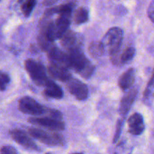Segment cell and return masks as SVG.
I'll return each mask as SVG.
<instances>
[{
  "instance_id": "cell-12",
  "label": "cell",
  "mask_w": 154,
  "mask_h": 154,
  "mask_svg": "<svg viewBox=\"0 0 154 154\" xmlns=\"http://www.w3.org/2000/svg\"><path fill=\"white\" fill-rule=\"evenodd\" d=\"M137 94H138L137 89H132L130 91L128 92L121 99L119 111H120L122 119H124L127 116L128 113L130 111L131 107L133 105V102H135Z\"/></svg>"
},
{
  "instance_id": "cell-21",
  "label": "cell",
  "mask_w": 154,
  "mask_h": 154,
  "mask_svg": "<svg viewBox=\"0 0 154 154\" xmlns=\"http://www.w3.org/2000/svg\"><path fill=\"white\" fill-rule=\"evenodd\" d=\"M153 89H154V69H153V73H152L151 78H150V81H149L148 84H147V87H146L145 89V91H144V96L145 99H148V98L150 97Z\"/></svg>"
},
{
  "instance_id": "cell-26",
  "label": "cell",
  "mask_w": 154,
  "mask_h": 154,
  "mask_svg": "<svg viewBox=\"0 0 154 154\" xmlns=\"http://www.w3.org/2000/svg\"><path fill=\"white\" fill-rule=\"evenodd\" d=\"M72 154H82V153H72Z\"/></svg>"
},
{
  "instance_id": "cell-2",
  "label": "cell",
  "mask_w": 154,
  "mask_h": 154,
  "mask_svg": "<svg viewBox=\"0 0 154 154\" xmlns=\"http://www.w3.org/2000/svg\"><path fill=\"white\" fill-rule=\"evenodd\" d=\"M68 54L70 59L71 69L86 79L93 75L95 71L94 65L87 58L81 50L69 52Z\"/></svg>"
},
{
  "instance_id": "cell-28",
  "label": "cell",
  "mask_w": 154,
  "mask_h": 154,
  "mask_svg": "<svg viewBox=\"0 0 154 154\" xmlns=\"http://www.w3.org/2000/svg\"><path fill=\"white\" fill-rule=\"evenodd\" d=\"M114 154H116V153H114Z\"/></svg>"
},
{
  "instance_id": "cell-10",
  "label": "cell",
  "mask_w": 154,
  "mask_h": 154,
  "mask_svg": "<svg viewBox=\"0 0 154 154\" xmlns=\"http://www.w3.org/2000/svg\"><path fill=\"white\" fill-rule=\"evenodd\" d=\"M67 88L69 93L73 95L77 99L80 101L85 100L89 95L87 86L81 81L75 78H71L67 82Z\"/></svg>"
},
{
  "instance_id": "cell-7",
  "label": "cell",
  "mask_w": 154,
  "mask_h": 154,
  "mask_svg": "<svg viewBox=\"0 0 154 154\" xmlns=\"http://www.w3.org/2000/svg\"><path fill=\"white\" fill-rule=\"evenodd\" d=\"M29 123L35 126H42L54 132H60L65 129V123L63 120L47 117H30L28 120Z\"/></svg>"
},
{
  "instance_id": "cell-20",
  "label": "cell",
  "mask_w": 154,
  "mask_h": 154,
  "mask_svg": "<svg viewBox=\"0 0 154 154\" xmlns=\"http://www.w3.org/2000/svg\"><path fill=\"white\" fill-rule=\"evenodd\" d=\"M10 77L5 72L0 71V91L5 90L8 84L10 82Z\"/></svg>"
},
{
  "instance_id": "cell-13",
  "label": "cell",
  "mask_w": 154,
  "mask_h": 154,
  "mask_svg": "<svg viewBox=\"0 0 154 154\" xmlns=\"http://www.w3.org/2000/svg\"><path fill=\"white\" fill-rule=\"evenodd\" d=\"M48 72L54 79L58 80V81H63V82L67 83L72 78V75H71L69 69L59 66L57 65L53 64V63H51L48 66Z\"/></svg>"
},
{
  "instance_id": "cell-5",
  "label": "cell",
  "mask_w": 154,
  "mask_h": 154,
  "mask_svg": "<svg viewBox=\"0 0 154 154\" xmlns=\"http://www.w3.org/2000/svg\"><path fill=\"white\" fill-rule=\"evenodd\" d=\"M18 108L21 112L32 116H41L48 114L49 110V108H45L29 96H24L20 99Z\"/></svg>"
},
{
  "instance_id": "cell-24",
  "label": "cell",
  "mask_w": 154,
  "mask_h": 154,
  "mask_svg": "<svg viewBox=\"0 0 154 154\" xmlns=\"http://www.w3.org/2000/svg\"><path fill=\"white\" fill-rule=\"evenodd\" d=\"M147 14H148V17L150 19V20L154 23V1L152 2L150 4V5H149Z\"/></svg>"
},
{
  "instance_id": "cell-16",
  "label": "cell",
  "mask_w": 154,
  "mask_h": 154,
  "mask_svg": "<svg viewBox=\"0 0 154 154\" xmlns=\"http://www.w3.org/2000/svg\"><path fill=\"white\" fill-rule=\"evenodd\" d=\"M105 51V46L102 42H93L89 46V52L93 58L102 57Z\"/></svg>"
},
{
  "instance_id": "cell-3",
  "label": "cell",
  "mask_w": 154,
  "mask_h": 154,
  "mask_svg": "<svg viewBox=\"0 0 154 154\" xmlns=\"http://www.w3.org/2000/svg\"><path fill=\"white\" fill-rule=\"evenodd\" d=\"M24 65L26 70L36 85L45 87L51 81L47 76L45 66L41 63L32 59H28L25 61Z\"/></svg>"
},
{
  "instance_id": "cell-8",
  "label": "cell",
  "mask_w": 154,
  "mask_h": 154,
  "mask_svg": "<svg viewBox=\"0 0 154 154\" xmlns=\"http://www.w3.org/2000/svg\"><path fill=\"white\" fill-rule=\"evenodd\" d=\"M10 135L14 141H16L17 144L23 147L24 148L27 150H34V151H40L38 146L24 131L18 129H12L10 131Z\"/></svg>"
},
{
  "instance_id": "cell-18",
  "label": "cell",
  "mask_w": 154,
  "mask_h": 154,
  "mask_svg": "<svg viewBox=\"0 0 154 154\" xmlns=\"http://www.w3.org/2000/svg\"><path fill=\"white\" fill-rule=\"evenodd\" d=\"M135 55V49L132 47L127 48L120 57V62L121 63H127L134 58Z\"/></svg>"
},
{
  "instance_id": "cell-22",
  "label": "cell",
  "mask_w": 154,
  "mask_h": 154,
  "mask_svg": "<svg viewBox=\"0 0 154 154\" xmlns=\"http://www.w3.org/2000/svg\"><path fill=\"white\" fill-rule=\"evenodd\" d=\"M123 119H120V120H118L117 123V127H116V132L115 135L114 136V139H113V142L116 143L117 142V141L120 138V135H121V131L122 128H123Z\"/></svg>"
},
{
  "instance_id": "cell-15",
  "label": "cell",
  "mask_w": 154,
  "mask_h": 154,
  "mask_svg": "<svg viewBox=\"0 0 154 154\" xmlns=\"http://www.w3.org/2000/svg\"><path fill=\"white\" fill-rule=\"evenodd\" d=\"M44 93L46 96L55 99H61L63 97V91L60 86L54 83L52 80L45 87Z\"/></svg>"
},
{
  "instance_id": "cell-9",
  "label": "cell",
  "mask_w": 154,
  "mask_h": 154,
  "mask_svg": "<svg viewBox=\"0 0 154 154\" xmlns=\"http://www.w3.org/2000/svg\"><path fill=\"white\" fill-rule=\"evenodd\" d=\"M47 53H48V58L51 60V63L66 68L67 69H71L70 59L68 53L66 54L56 46L51 48Z\"/></svg>"
},
{
  "instance_id": "cell-14",
  "label": "cell",
  "mask_w": 154,
  "mask_h": 154,
  "mask_svg": "<svg viewBox=\"0 0 154 154\" xmlns=\"http://www.w3.org/2000/svg\"><path fill=\"white\" fill-rule=\"evenodd\" d=\"M135 80V70L130 68L126 70L119 78L118 84L120 89L124 91L129 90L133 86Z\"/></svg>"
},
{
  "instance_id": "cell-27",
  "label": "cell",
  "mask_w": 154,
  "mask_h": 154,
  "mask_svg": "<svg viewBox=\"0 0 154 154\" xmlns=\"http://www.w3.org/2000/svg\"><path fill=\"white\" fill-rule=\"evenodd\" d=\"M45 154H51V153H45Z\"/></svg>"
},
{
  "instance_id": "cell-19",
  "label": "cell",
  "mask_w": 154,
  "mask_h": 154,
  "mask_svg": "<svg viewBox=\"0 0 154 154\" xmlns=\"http://www.w3.org/2000/svg\"><path fill=\"white\" fill-rule=\"evenodd\" d=\"M36 3H37L36 1H34V0H28V1H26L23 3L22 5H21V11H22L23 14L26 17H28L30 16Z\"/></svg>"
},
{
  "instance_id": "cell-17",
  "label": "cell",
  "mask_w": 154,
  "mask_h": 154,
  "mask_svg": "<svg viewBox=\"0 0 154 154\" xmlns=\"http://www.w3.org/2000/svg\"><path fill=\"white\" fill-rule=\"evenodd\" d=\"M89 20V12L87 8L81 7L78 8L74 15V21L76 24H82Z\"/></svg>"
},
{
  "instance_id": "cell-25",
  "label": "cell",
  "mask_w": 154,
  "mask_h": 154,
  "mask_svg": "<svg viewBox=\"0 0 154 154\" xmlns=\"http://www.w3.org/2000/svg\"><path fill=\"white\" fill-rule=\"evenodd\" d=\"M56 2H57V1H53V0L50 1V0H47V1L44 2L43 4L46 6H51V5H54V3H56Z\"/></svg>"
},
{
  "instance_id": "cell-23",
  "label": "cell",
  "mask_w": 154,
  "mask_h": 154,
  "mask_svg": "<svg viewBox=\"0 0 154 154\" xmlns=\"http://www.w3.org/2000/svg\"><path fill=\"white\" fill-rule=\"evenodd\" d=\"M0 154H18V153L11 146H4L0 149Z\"/></svg>"
},
{
  "instance_id": "cell-6",
  "label": "cell",
  "mask_w": 154,
  "mask_h": 154,
  "mask_svg": "<svg viewBox=\"0 0 154 154\" xmlns=\"http://www.w3.org/2000/svg\"><path fill=\"white\" fill-rule=\"evenodd\" d=\"M60 40L62 46L67 50L68 53L81 50L84 45L83 36L72 30H68Z\"/></svg>"
},
{
  "instance_id": "cell-4",
  "label": "cell",
  "mask_w": 154,
  "mask_h": 154,
  "mask_svg": "<svg viewBox=\"0 0 154 154\" xmlns=\"http://www.w3.org/2000/svg\"><path fill=\"white\" fill-rule=\"evenodd\" d=\"M29 135L40 142L48 146H63L65 139L58 132H49L38 128H30L28 129Z\"/></svg>"
},
{
  "instance_id": "cell-11",
  "label": "cell",
  "mask_w": 154,
  "mask_h": 154,
  "mask_svg": "<svg viewBox=\"0 0 154 154\" xmlns=\"http://www.w3.org/2000/svg\"><path fill=\"white\" fill-rule=\"evenodd\" d=\"M129 132L133 135H139L145 129L144 118L139 113H135L128 120Z\"/></svg>"
},
{
  "instance_id": "cell-1",
  "label": "cell",
  "mask_w": 154,
  "mask_h": 154,
  "mask_svg": "<svg viewBox=\"0 0 154 154\" xmlns=\"http://www.w3.org/2000/svg\"><path fill=\"white\" fill-rule=\"evenodd\" d=\"M123 38V30L119 27H113L107 32L102 42L105 46V49L109 53L111 61L115 65L120 63L118 54L121 48Z\"/></svg>"
}]
</instances>
